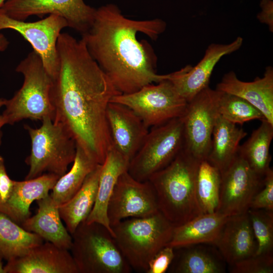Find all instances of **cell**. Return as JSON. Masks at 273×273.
<instances>
[{"instance_id": "cell-15", "label": "cell", "mask_w": 273, "mask_h": 273, "mask_svg": "<svg viewBox=\"0 0 273 273\" xmlns=\"http://www.w3.org/2000/svg\"><path fill=\"white\" fill-rule=\"evenodd\" d=\"M243 42V38L238 36L229 43H211L205 50L203 58L195 66L187 65L179 70L169 73L168 79L178 93L189 102L209 86L212 72L221 58L238 51Z\"/></svg>"}, {"instance_id": "cell-35", "label": "cell", "mask_w": 273, "mask_h": 273, "mask_svg": "<svg viewBox=\"0 0 273 273\" xmlns=\"http://www.w3.org/2000/svg\"><path fill=\"white\" fill-rule=\"evenodd\" d=\"M174 257V248L169 246H165L161 249L150 260L146 272H166Z\"/></svg>"}, {"instance_id": "cell-40", "label": "cell", "mask_w": 273, "mask_h": 273, "mask_svg": "<svg viewBox=\"0 0 273 273\" xmlns=\"http://www.w3.org/2000/svg\"><path fill=\"white\" fill-rule=\"evenodd\" d=\"M0 273H5L4 266L3 265V260L0 259Z\"/></svg>"}, {"instance_id": "cell-36", "label": "cell", "mask_w": 273, "mask_h": 273, "mask_svg": "<svg viewBox=\"0 0 273 273\" xmlns=\"http://www.w3.org/2000/svg\"><path fill=\"white\" fill-rule=\"evenodd\" d=\"M14 180L9 176L4 158L0 155V212L12 193Z\"/></svg>"}, {"instance_id": "cell-11", "label": "cell", "mask_w": 273, "mask_h": 273, "mask_svg": "<svg viewBox=\"0 0 273 273\" xmlns=\"http://www.w3.org/2000/svg\"><path fill=\"white\" fill-rule=\"evenodd\" d=\"M67 27L66 20L57 15H49L37 21L25 22L9 17L0 9V30L10 29L21 35L39 56L52 79L59 69L57 40L62 30Z\"/></svg>"}, {"instance_id": "cell-8", "label": "cell", "mask_w": 273, "mask_h": 273, "mask_svg": "<svg viewBox=\"0 0 273 273\" xmlns=\"http://www.w3.org/2000/svg\"><path fill=\"white\" fill-rule=\"evenodd\" d=\"M184 148L182 117L152 127L130 161L127 172L137 180H149L154 174L167 166Z\"/></svg>"}, {"instance_id": "cell-7", "label": "cell", "mask_w": 273, "mask_h": 273, "mask_svg": "<svg viewBox=\"0 0 273 273\" xmlns=\"http://www.w3.org/2000/svg\"><path fill=\"white\" fill-rule=\"evenodd\" d=\"M70 250L78 273H129L131 267L112 233L98 222H81Z\"/></svg>"}, {"instance_id": "cell-1", "label": "cell", "mask_w": 273, "mask_h": 273, "mask_svg": "<svg viewBox=\"0 0 273 273\" xmlns=\"http://www.w3.org/2000/svg\"><path fill=\"white\" fill-rule=\"evenodd\" d=\"M57 48L59 69L50 90L53 121L67 130L77 146L102 164L112 148L107 108L113 97L121 93L81 39L61 32Z\"/></svg>"}, {"instance_id": "cell-17", "label": "cell", "mask_w": 273, "mask_h": 273, "mask_svg": "<svg viewBox=\"0 0 273 273\" xmlns=\"http://www.w3.org/2000/svg\"><path fill=\"white\" fill-rule=\"evenodd\" d=\"M4 270L5 273H78L69 250L48 241L7 261Z\"/></svg>"}, {"instance_id": "cell-24", "label": "cell", "mask_w": 273, "mask_h": 273, "mask_svg": "<svg viewBox=\"0 0 273 273\" xmlns=\"http://www.w3.org/2000/svg\"><path fill=\"white\" fill-rule=\"evenodd\" d=\"M101 168L102 164H98L74 196L59 206L61 218L71 235L81 222L86 220L93 208Z\"/></svg>"}, {"instance_id": "cell-33", "label": "cell", "mask_w": 273, "mask_h": 273, "mask_svg": "<svg viewBox=\"0 0 273 273\" xmlns=\"http://www.w3.org/2000/svg\"><path fill=\"white\" fill-rule=\"evenodd\" d=\"M231 273H272V253L257 254L230 266Z\"/></svg>"}, {"instance_id": "cell-32", "label": "cell", "mask_w": 273, "mask_h": 273, "mask_svg": "<svg viewBox=\"0 0 273 273\" xmlns=\"http://www.w3.org/2000/svg\"><path fill=\"white\" fill-rule=\"evenodd\" d=\"M248 213L257 243L255 255L272 253L273 211L249 209Z\"/></svg>"}, {"instance_id": "cell-4", "label": "cell", "mask_w": 273, "mask_h": 273, "mask_svg": "<svg viewBox=\"0 0 273 273\" xmlns=\"http://www.w3.org/2000/svg\"><path fill=\"white\" fill-rule=\"evenodd\" d=\"M16 71L24 77L23 83L10 99H6L2 115L6 124L13 125L23 119L54 120L55 111L50 98L52 78L44 68L39 56L34 51L18 65Z\"/></svg>"}, {"instance_id": "cell-31", "label": "cell", "mask_w": 273, "mask_h": 273, "mask_svg": "<svg viewBox=\"0 0 273 273\" xmlns=\"http://www.w3.org/2000/svg\"><path fill=\"white\" fill-rule=\"evenodd\" d=\"M218 112L223 119L235 124L242 125L255 119L266 120L262 113L247 101L222 92L218 100Z\"/></svg>"}, {"instance_id": "cell-20", "label": "cell", "mask_w": 273, "mask_h": 273, "mask_svg": "<svg viewBox=\"0 0 273 273\" xmlns=\"http://www.w3.org/2000/svg\"><path fill=\"white\" fill-rule=\"evenodd\" d=\"M59 177L54 174L44 173L29 179L14 180L10 196L0 212L21 225L31 216V204L48 196Z\"/></svg>"}, {"instance_id": "cell-29", "label": "cell", "mask_w": 273, "mask_h": 273, "mask_svg": "<svg viewBox=\"0 0 273 273\" xmlns=\"http://www.w3.org/2000/svg\"><path fill=\"white\" fill-rule=\"evenodd\" d=\"M261 121L247 140L239 146L238 153L253 170L264 176L270 167L269 148L273 138V125L266 120Z\"/></svg>"}, {"instance_id": "cell-28", "label": "cell", "mask_w": 273, "mask_h": 273, "mask_svg": "<svg viewBox=\"0 0 273 273\" xmlns=\"http://www.w3.org/2000/svg\"><path fill=\"white\" fill-rule=\"evenodd\" d=\"M98 164L93 158L76 145L71 169L59 177L52 190L50 195L55 203L59 206L70 199Z\"/></svg>"}, {"instance_id": "cell-26", "label": "cell", "mask_w": 273, "mask_h": 273, "mask_svg": "<svg viewBox=\"0 0 273 273\" xmlns=\"http://www.w3.org/2000/svg\"><path fill=\"white\" fill-rule=\"evenodd\" d=\"M167 271L174 273H223L224 260L219 252L197 245L180 247Z\"/></svg>"}, {"instance_id": "cell-21", "label": "cell", "mask_w": 273, "mask_h": 273, "mask_svg": "<svg viewBox=\"0 0 273 273\" xmlns=\"http://www.w3.org/2000/svg\"><path fill=\"white\" fill-rule=\"evenodd\" d=\"M36 203V213L30 216L20 225L26 231L38 235L43 240L70 250L72 238L62 223L59 206L50 194L37 200Z\"/></svg>"}, {"instance_id": "cell-37", "label": "cell", "mask_w": 273, "mask_h": 273, "mask_svg": "<svg viewBox=\"0 0 273 273\" xmlns=\"http://www.w3.org/2000/svg\"><path fill=\"white\" fill-rule=\"evenodd\" d=\"M261 11L257 15V19L261 23L268 26L269 30L273 32V1L261 0L259 4Z\"/></svg>"}, {"instance_id": "cell-18", "label": "cell", "mask_w": 273, "mask_h": 273, "mask_svg": "<svg viewBox=\"0 0 273 273\" xmlns=\"http://www.w3.org/2000/svg\"><path fill=\"white\" fill-rule=\"evenodd\" d=\"M216 89L235 95L247 101L258 109L266 120L273 125V68L266 67L263 76L252 81L239 79L230 71L222 76Z\"/></svg>"}, {"instance_id": "cell-3", "label": "cell", "mask_w": 273, "mask_h": 273, "mask_svg": "<svg viewBox=\"0 0 273 273\" xmlns=\"http://www.w3.org/2000/svg\"><path fill=\"white\" fill-rule=\"evenodd\" d=\"M200 162L184 148L167 166L149 179L154 189L159 211L174 226L203 214L196 191Z\"/></svg>"}, {"instance_id": "cell-30", "label": "cell", "mask_w": 273, "mask_h": 273, "mask_svg": "<svg viewBox=\"0 0 273 273\" xmlns=\"http://www.w3.org/2000/svg\"><path fill=\"white\" fill-rule=\"evenodd\" d=\"M221 174L207 160L200 161L198 167L196 191L203 214L217 211L219 203Z\"/></svg>"}, {"instance_id": "cell-13", "label": "cell", "mask_w": 273, "mask_h": 273, "mask_svg": "<svg viewBox=\"0 0 273 273\" xmlns=\"http://www.w3.org/2000/svg\"><path fill=\"white\" fill-rule=\"evenodd\" d=\"M159 211L154 189L149 180L140 181L127 171L118 177L110 197L107 216L110 226L131 217H143Z\"/></svg>"}, {"instance_id": "cell-23", "label": "cell", "mask_w": 273, "mask_h": 273, "mask_svg": "<svg viewBox=\"0 0 273 273\" xmlns=\"http://www.w3.org/2000/svg\"><path fill=\"white\" fill-rule=\"evenodd\" d=\"M229 217L217 211L204 213L174 226L167 246L177 248L201 244L214 245Z\"/></svg>"}, {"instance_id": "cell-14", "label": "cell", "mask_w": 273, "mask_h": 273, "mask_svg": "<svg viewBox=\"0 0 273 273\" xmlns=\"http://www.w3.org/2000/svg\"><path fill=\"white\" fill-rule=\"evenodd\" d=\"M0 9L9 17L21 21L33 15H57L81 34L90 27L96 11L83 0H7Z\"/></svg>"}, {"instance_id": "cell-16", "label": "cell", "mask_w": 273, "mask_h": 273, "mask_svg": "<svg viewBox=\"0 0 273 273\" xmlns=\"http://www.w3.org/2000/svg\"><path fill=\"white\" fill-rule=\"evenodd\" d=\"M107 120L112 147L129 162L143 143L149 128L131 109L111 102Z\"/></svg>"}, {"instance_id": "cell-34", "label": "cell", "mask_w": 273, "mask_h": 273, "mask_svg": "<svg viewBox=\"0 0 273 273\" xmlns=\"http://www.w3.org/2000/svg\"><path fill=\"white\" fill-rule=\"evenodd\" d=\"M250 209L273 211V170L270 167L266 172L263 186L254 196Z\"/></svg>"}, {"instance_id": "cell-10", "label": "cell", "mask_w": 273, "mask_h": 273, "mask_svg": "<svg viewBox=\"0 0 273 273\" xmlns=\"http://www.w3.org/2000/svg\"><path fill=\"white\" fill-rule=\"evenodd\" d=\"M221 92L209 86L198 93L188 105L184 115V149L198 160H206L212 132L219 116Z\"/></svg>"}, {"instance_id": "cell-25", "label": "cell", "mask_w": 273, "mask_h": 273, "mask_svg": "<svg viewBox=\"0 0 273 273\" xmlns=\"http://www.w3.org/2000/svg\"><path fill=\"white\" fill-rule=\"evenodd\" d=\"M247 134L242 128L219 115L214 126L206 160L220 172L223 171L237 155L240 143Z\"/></svg>"}, {"instance_id": "cell-27", "label": "cell", "mask_w": 273, "mask_h": 273, "mask_svg": "<svg viewBox=\"0 0 273 273\" xmlns=\"http://www.w3.org/2000/svg\"><path fill=\"white\" fill-rule=\"evenodd\" d=\"M43 240L28 232L0 212V259L7 261L21 257L41 244Z\"/></svg>"}, {"instance_id": "cell-39", "label": "cell", "mask_w": 273, "mask_h": 273, "mask_svg": "<svg viewBox=\"0 0 273 273\" xmlns=\"http://www.w3.org/2000/svg\"><path fill=\"white\" fill-rule=\"evenodd\" d=\"M9 44V42L7 38L0 32V52L5 51Z\"/></svg>"}, {"instance_id": "cell-6", "label": "cell", "mask_w": 273, "mask_h": 273, "mask_svg": "<svg viewBox=\"0 0 273 273\" xmlns=\"http://www.w3.org/2000/svg\"><path fill=\"white\" fill-rule=\"evenodd\" d=\"M41 125L33 128L25 125L31 141V149L25 161L29 170L25 179L51 173L60 177L72 163L76 151L75 140L61 125L46 117Z\"/></svg>"}, {"instance_id": "cell-5", "label": "cell", "mask_w": 273, "mask_h": 273, "mask_svg": "<svg viewBox=\"0 0 273 273\" xmlns=\"http://www.w3.org/2000/svg\"><path fill=\"white\" fill-rule=\"evenodd\" d=\"M174 226L160 212L123 219L112 226L114 238L131 267L146 272L152 257L171 238Z\"/></svg>"}, {"instance_id": "cell-9", "label": "cell", "mask_w": 273, "mask_h": 273, "mask_svg": "<svg viewBox=\"0 0 273 273\" xmlns=\"http://www.w3.org/2000/svg\"><path fill=\"white\" fill-rule=\"evenodd\" d=\"M111 102L131 109L149 129L181 117L188 105L168 79L148 84L131 93L120 94Z\"/></svg>"}, {"instance_id": "cell-38", "label": "cell", "mask_w": 273, "mask_h": 273, "mask_svg": "<svg viewBox=\"0 0 273 273\" xmlns=\"http://www.w3.org/2000/svg\"><path fill=\"white\" fill-rule=\"evenodd\" d=\"M6 102V99L0 98V109L2 107H4ZM6 125L5 120L2 114H0V147L2 143L3 132L2 128L4 125Z\"/></svg>"}, {"instance_id": "cell-19", "label": "cell", "mask_w": 273, "mask_h": 273, "mask_svg": "<svg viewBox=\"0 0 273 273\" xmlns=\"http://www.w3.org/2000/svg\"><path fill=\"white\" fill-rule=\"evenodd\" d=\"M214 245L230 266L256 254L257 243L248 211L229 217Z\"/></svg>"}, {"instance_id": "cell-22", "label": "cell", "mask_w": 273, "mask_h": 273, "mask_svg": "<svg viewBox=\"0 0 273 273\" xmlns=\"http://www.w3.org/2000/svg\"><path fill=\"white\" fill-rule=\"evenodd\" d=\"M129 162L112 147L107 153L100 174L96 199L85 221L98 222L106 227L114 237L107 216L108 203L119 176L127 171Z\"/></svg>"}, {"instance_id": "cell-2", "label": "cell", "mask_w": 273, "mask_h": 273, "mask_svg": "<svg viewBox=\"0 0 273 273\" xmlns=\"http://www.w3.org/2000/svg\"><path fill=\"white\" fill-rule=\"evenodd\" d=\"M159 18L134 20L124 16L117 6L108 4L96 9L89 29L81 34L91 56L121 94L169 78L156 73L157 57L142 33L156 40L166 30Z\"/></svg>"}, {"instance_id": "cell-12", "label": "cell", "mask_w": 273, "mask_h": 273, "mask_svg": "<svg viewBox=\"0 0 273 273\" xmlns=\"http://www.w3.org/2000/svg\"><path fill=\"white\" fill-rule=\"evenodd\" d=\"M220 174L217 211L228 216L247 212L254 196L263 186L264 176L253 170L238 153Z\"/></svg>"}]
</instances>
